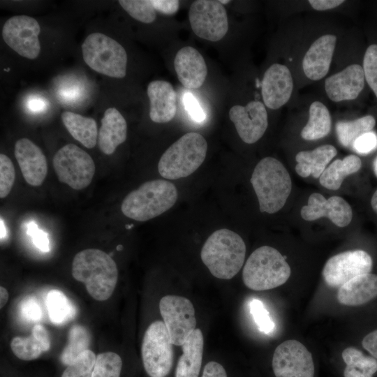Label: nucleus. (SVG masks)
I'll return each mask as SVG.
<instances>
[{
    "label": "nucleus",
    "instance_id": "53",
    "mask_svg": "<svg viewBox=\"0 0 377 377\" xmlns=\"http://www.w3.org/2000/svg\"><path fill=\"white\" fill-rule=\"evenodd\" d=\"M121 249H122V246H121V245H118V246H117V251H120V250H121Z\"/></svg>",
    "mask_w": 377,
    "mask_h": 377
},
{
    "label": "nucleus",
    "instance_id": "51",
    "mask_svg": "<svg viewBox=\"0 0 377 377\" xmlns=\"http://www.w3.org/2000/svg\"><path fill=\"white\" fill-rule=\"evenodd\" d=\"M373 168H374V172L376 177H377V156H376V158L374 160Z\"/></svg>",
    "mask_w": 377,
    "mask_h": 377
},
{
    "label": "nucleus",
    "instance_id": "42",
    "mask_svg": "<svg viewBox=\"0 0 377 377\" xmlns=\"http://www.w3.org/2000/svg\"><path fill=\"white\" fill-rule=\"evenodd\" d=\"M27 233L32 237L34 244L40 251L44 252L49 251L47 234L40 230L35 223L31 222L28 224Z\"/></svg>",
    "mask_w": 377,
    "mask_h": 377
},
{
    "label": "nucleus",
    "instance_id": "7",
    "mask_svg": "<svg viewBox=\"0 0 377 377\" xmlns=\"http://www.w3.org/2000/svg\"><path fill=\"white\" fill-rule=\"evenodd\" d=\"M82 52L84 62L92 70L114 78L126 76V52L112 38L101 33L91 34L82 45Z\"/></svg>",
    "mask_w": 377,
    "mask_h": 377
},
{
    "label": "nucleus",
    "instance_id": "44",
    "mask_svg": "<svg viewBox=\"0 0 377 377\" xmlns=\"http://www.w3.org/2000/svg\"><path fill=\"white\" fill-rule=\"evenodd\" d=\"M31 334L40 342L44 352L47 351L50 347V340L46 329L41 325L34 326Z\"/></svg>",
    "mask_w": 377,
    "mask_h": 377
},
{
    "label": "nucleus",
    "instance_id": "26",
    "mask_svg": "<svg viewBox=\"0 0 377 377\" xmlns=\"http://www.w3.org/2000/svg\"><path fill=\"white\" fill-rule=\"evenodd\" d=\"M61 119L69 133L84 147L91 149L96 146L98 132L93 118L66 111L62 113Z\"/></svg>",
    "mask_w": 377,
    "mask_h": 377
},
{
    "label": "nucleus",
    "instance_id": "23",
    "mask_svg": "<svg viewBox=\"0 0 377 377\" xmlns=\"http://www.w3.org/2000/svg\"><path fill=\"white\" fill-rule=\"evenodd\" d=\"M127 137V124L122 114L114 108L107 109L101 119L98 133V145L106 154H113Z\"/></svg>",
    "mask_w": 377,
    "mask_h": 377
},
{
    "label": "nucleus",
    "instance_id": "12",
    "mask_svg": "<svg viewBox=\"0 0 377 377\" xmlns=\"http://www.w3.org/2000/svg\"><path fill=\"white\" fill-rule=\"evenodd\" d=\"M272 369L275 377L315 376V365L311 352L295 339L286 340L275 348Z\"/></svg>",
    "mask_w": 377,
    "mask_h": 377
},
{
    "label": "nucleus",
    "instance_id": "41",
    "mask_svg": "<svg viewBox=\"0 0 377 377\" xmlns=\"http://www.w3.org/2000/svg\"><path fill=\"white\" fill-rule=\"evenodd\" d=\"M183 101L186 110L194 121L202 122L205 119V113L193 94H184Z\"/></svg>",
    "mask_w": 377,
    "mask_h": 377
},
{
    "label": "nucleus",
    "instance_id": "52",
    "mask_svg": "<svg viewBox=\"0 0 377 377\" xmlns=\"http://www.w3.org/2000/svg\"><path fill=\"white\" fill-rule=\"evenodd\" d=\"M219 2H220L221 4H226V3H229L230 1H228V0H220Z\"/></svg>",
    "mask_w": 377,
    "mask_h": 377
},
{
    "label": "nucleus",
    "instance_id": "9",
    "mask_svg": "<svg viewBox=\"0 0 377 377\" xmlns=\"http://www.w3.org/2000/svg\"><path fill=\"white\" fill-rule=\"evenodd\" d=\"M52 164L58 179L75 190L87 187L96 167L91 156L74 144H67L54 154Z\"/></svg>",
    "mask_w": 377,
    "mask_h": 377
},
{
    "label": "nucleus",
    "instance_id": "21",
    "mask_svg": "<svg viewBox=\"0 0 377 377\" xmlns=\"http://www.w3.org/2000/svg\"><path fill=\"white\" fill-rule=\"evenodd\" d=\"M174 66L181 84L188 89H198L205 82L207 68L202 54L194 47L186 46L176 54Z\"/></svg>",
    "mask_w": 377,
    "mask_h": 377
},
{
    "label": "nucleus",
    "instance_id": "5",
    "mask_svg": "<svg viewBox=\"0 0 377 377\" xmlns=\"http://www.w3.org/2000/svg\"><path fill=\"white\" fill-rule=\"evenodd\" d=\"M291 274L286 258L276 249L262 246L252 252L242 271L244 284L253 290H266L284 284Z\"/></svg>",
    "mask_w": 377,
    "mask_h": 377
},
{
    "label": "nucleus",
    "instance_id": "19",
    "mask_svg": "<svg viewBox=\"0 0 377 377\" xmlns=\"http://www.w3.org/2000/svg\"><path fill=\"white\" fill-rule=\"evenodd\" d=\"M14 154L24 180L33 186H40L47 173L46 157L40 148L23 138L15 142Z\"/></svg>",
    "mask_w": 377,
    "mask_h": 377
},
{
    "label": "nucleus",
    "instance_id": "46",
    "mask_svg": "<svg viewBox=\"0 0 377 377\" xmlns=\"http://www.w3.org/2000/svg\"><path fill=\"white\" fill-rule=\"evenodd\" d=\"M310 6L316 10H327L333 9L341 5L343 0H309Z\"/></svg>",
    "mask_w": 377,
    "mask_h": 377
},
{
    "label": "nucleus",
    "instance_id": "40",
    "mask_svg": "<svg viewBox=\"0 0 377 377\" xmlns=\"http://www.w3.org/2000/svg\"><path fill=\"white\" fill-rule=\"evenodd\" d=\"M20 312L23 318L29 321L39 320L42 316L40 305L32 297L23 300L20 305Z\"/></svg>",
    "mask_w": 377,
    "mask_h": 377
},
{
    "label": "nucleus",
    "instance_id": "47",
    "mask_svg": "<svg viewBox=\"0 0 377 377\" xmlns=\"http://www.w3.org/2000/svg\"><path fill=\"white\" fill-rule=\"evenodd\" d=\"M28 110L33 112H40L47 108V102L43 97L30 96L27 101Z\"/></svg>",
    "mask_w": 377,
    "mask_h": 377
},
{
    "label": "nucleus",
    "instance_id": "20",
    "mask_svg": "<svg viewBox=\"0 0 377 377\" xmlns=\"http://www.w3.org/2000/svg\"><path fill=\"white\" fill-rule=\"evenodd\" d=\"M337 43V36L327 34L316 39L302 60L304 75L311 80L323 78L328 73Z\"/></svg>",
    "mask_w": 377,
    "mask_h": 377
},
{
    "label": "nucleus",
    "instance_id": "43",
    "mask_svg": "<svg viewBox=\"0 0 377 377\" xmlns=\"http://www.w3.org/2000/svg\"><path fill=\"white\" fill-rule=\"evenodd\" d=\"M156 10L164 15H174L179 7L177 0H151Z\"/></svg>",
    "mask_w": 377,
    "mask_h": 377
},
{
    "label": "nucleus",
    "instance_id": "50",
    "mask_svg": "<svg viewBox=\"0 0 377 377\" xmlns=\"http://www.w3.org/2000/svg\"><path fill=\"white\" fill-rule=\"evenodd\" d=\"M0 225H1V227H0L1 236H0V237H1V240L2 241L6 237L7 232H6V229L3 221L2 220L1 218Z\"/></svg>",
    "mask_w": 377,
    "mask_h": 377
},
{
    "label": "nucleus",
    "instance_id": "48",
    "mask_svg": "<svg viewBox=\"0 0 377 377\" xmlns=\"http://www.w3.org/2000/svg\"><path fill=\"white\" fill-rule=\"evenodd\" d=\"M8 300V293L7 290L3 287H0V308H3L7 303Z\"/></svg>",
    "mask_w": 377,
    "mask_h": 377
},
{
    "label": "nucleus",
    "instance_id": "15",
    "mask_svg": "<svg viewBox=\"0 0 377 377\" xmlns=\"http://www.w3.org/2000/svg\"><path fill=\"white\" fill-rule=\"evenodd\" d=\"M229 117L239 138L247 144H253L258 141L268 126L265 106L258 101H250L245 106H232L229 111Z\"/></svg>",
    "mask_w": 377,
    "mask_h": 377
},
{
    "label": "nucleus",
    "instance_id": "13",
    "mask_svg": "<svg viewBox=\"0 0 377 377\" xmlns=\"http://www.w3.org/2000/svg\"><path fill=\"white\" fill-rule=\"evenodd\" d=\"M372 259L363 250L341 252L327 260L323 269L326 284L332 288L340 287L359 275L370 273Z\"/></svg>",
    "mask_w": 377,
    "mask_h": 377
},
{
    "label": "nucleus",
    "instance_id": "34",
    "mask_svg": "<svg viewBox=\"0 0 377 377\" xmlns=\"http://www.w3.org/2000/svg\"><path fill=\"white\" fill-rule=\"evenodd\" d=\"M10 348L13 354L23 361L36 360L44 352L42 344L32 334L27 337H14Z\"/></svg>",
    "mask_w": 377,
    "mask_h": 377
},
{
    "label": "nucleus",
    "instance_id": "6",
    "mask_svg": "<svg viewBox=\"0 0 377 377\" xmlns=\"http://www.w3.org/2000/svg\"><path fill=\"white\" fill-rule=\"evenodd\" d=\"M207 142L198 133L184 134L163 154L158 163L159 174L168 179H178L193 173L204 162Z\"/></svg>",
    "mask_w": 377,
    "mask_h": 377
},
{
    "label": "nucleus",
    "instance_id": "38",
    "mask_svg": "<svg viewBox=\"0 0 377 377\" xmlns=\"http://www.w3.org/2000/svg\"><path fill=\"white\" fill-rule=\"evenodd\" d=\"M15 179V171L10 158L0 154V198H6L10 192Z\"/></svg>",
    "mask_w": 377,
    "mask_h": 377
},
{
    "label": "nucleus",
    "instance_id": "30",
    "mask_svg": "<svg viewBox=\"0 0 377 377\" xmlns=\"http://www.w3.org/2000/svg\"><path fill=\"white\" fill-rule=\"evenodd\" d=\"M376 120L371 115H367L353 121H338L336 132L339 142L345 147L353 149L355 141L363 134L372 131Z\"/></svg>",
    "mask_w": 377,
    "mask_h": 377
},
{
    "label": "nucleus",
    "instance_id": "25",
    "mask_svg": "<svg viewBox=\"0 0 377 377\" xmlns=\"http://www.w3.org/2000/svg\"><path fill=\"white\" fill-rule=\"evenodd\" d=\"M337 154V149L332 145H320L313 150L301 151L295 156V171L302 177L312 175L314 178H319Z\"/></svg>",
    "mask_w": 377,
    "mask_h": 377
},
{
    "label": "nucleus",
    "instance_id": "11",
    "mask_svg": "<svg viewBox=\"0 0 377 377\" xmlns=\"http://www.w3.org/2000/svg\"><path fill=\"white\" fill-rule=\"evenodd\" d=\"M188 18L193 31L202 39L216 42L227 34V13L219 1H193L189 8Z\"/></svg>",
    "mask_w": 377,
    "mask_h": 377
},
{
    "label": "nucleus",
    "instance_id": "35",
    "mask_svg": "<svg viewBox=\"0 0 377 377\" xmlns=\"http://www.w3.org/2000/svg\"><path fill=\"white\" fill-rule=\"evenodd\" d=\"M120 6L134 19L149 24L156 17L151 0H120Z\"/></svg>",
    "mask_w": 377,
    "mask_h": 377
},
{
    "label": "nucleus",
    "instance_id": "1",
    "mask_svg": "<svg viewBox=\"0 0 377 377\" xmlns=\"http://www.w3.org/2000/svg\"><path fill=\"white\" fill-rule=\"evenodd\" d=\"M73 278L84 283L96 300L105 301L113 293L118 279L117 265L111 256L96 249L78 252L72 263Z\"/></svg>",
    "mask_w": 377,
    "mask_h": 377
},
{
    "label": "nucleus",
    "instance_id": "3",
    "mask_svg": "<svg viewBox=\"0 0 377 377\" xmlns=\"http://www.w3.org/2000/svg\"><path fill=\"white\" fill-rule=\"evenodd\" d=\"M250 182L260 212H279L286 204L292 189L288 171L280 161L270 156L263 158L257 163Z\"/></svg>",
    "mask_w": 377,
    "mask_h": 377
},
{
    "label": "nucleus",
    "instance_id": "36",
    "mask_svg": "<svg viewBox=\"0 0 377 377\" xmlns=\"http://www.w3.org/2000/svg\"><path fill=\"white\" fill-rule=\"evenodd\" d=\"M364 78L377 98V45H369L364 55Z\"/></svg>",
    "mask_w": 377,
    "mask_h": 377
},
{
    "label": "nucleus",
    "instance_id": "31",
    "mask_svg": "<svg viewBox=\"0 0 377 377\" xmlns=\"http://www.w3.org/2000/svg\"><path fill=\"white\" fill-rule=\"evenodd\" d=\"M50 320L56 325L65 324L75 315V309L64 293L59 290H50L46 299Z\"/></svg>",
    "mask_w": 377,
    "mask_h": 377
},
{
    "label": "nucleus",
    "instance_id": "16",
    "mask_svg": "<svg viewBox=\"0 0 377 377\" xmlns=\"http://www.w3.org/2000/svg\"><path fill=\"white\" fill-rule=\"evenodd\" d=\"M300 215L307 221L325 217L335 226L343 228L351 222L353 211L348 202L340 196L325 198L319 193H313L309 197L307 204L301 208Z\"/></svg>",
    "mask_w": 377,
    "mask_h": 377
},
{
    "label": "nucleus",
    "instance_id": "4",
    "mask_svg": "<svg viewBox=\"0 0 377 377\" xmlns=\"http://www.w3.org/2000/svg\"><path fill=\"white\" fill-rule=\"evenodd\" d=\"M177 197L174 184L165 179H154L130 192L124 199L121 210L128 218L146 221L170 209Z\"/></svg>",
    "mask_w": 377,
    "mask_h": 377
},
{
    "label": "nucleus",
    "instance_id": "18",
    "mask_svg": "<svg viewBox=\"0 0 377 377\" xmlns=\"http://www.w3.org/2000/svg\"><path fill=\"white\" fill-rule=\"evenodd\" d=\"M364 74L360 64H353L328 77L325 81L327 97L333 102L354 100L364 87Z\"/></svg>",
    "mask_w": 377,
    "mask_h": 377
},
{
    "label": "nucleus",
    "instance_id": "37",
    "mask_svg": "<svg viewBox=\"0 0 377 377\" xmlns=\"http://www.w3.org/2000/svg\"><path fill=\"white\" fill-rule=\"evenodd\" d=\"M250 312L258 329L265 334H270L275 328V325L263 303L253 299L249 304Z\"/></svg>",
    "mask_w": 377,
    "mask_h": 377
},
{
    "label": "nucleus",
    "instance_id": "24",
    "mask_svg": "<svg viewBox=\"0 0 377 377\" xmlns=\"http://www.w3.org/2000/svg\"><path fill=\"white\" fill-rule=\"evenodd\" d=\"M377 297V274L367 273L350 279L339 287L338 302L346 306L364 304Z\"/></svg>",
    "mask_w": 377,
    "mask_h": 377
},
{
    "label": "nucleus",
    "instance_id": "49",
    "mask_svg": "<svg viewBox=\"0 0 377 377\" xmlns=\"http://www.w3.org/2000/svg\"><path fill=\"white\" fill-rule=\"evenodd\" d=\"M373 210L377 214V190L374 192L371 200Z\"/></svg>",
    "mask_w": 377,
    "mask_h": 377
},
{
    "label": "nucleus",
    "instance_id": "27",
    "mask_svg": "<svg viewBox=\"0 0 377 377\" xmlns=\"http://www.w3.org/2000/svg\"><path fill=\"white\" fill-rule=\"evenodd\" d=\"M361 166V159L354 154L348 155L343 159H336L322 173L319 177V182L325 188L338 190L343 179L348 175L357 172Z\"/></svg>",
    "mask_w": 377,
    "mask_h": 377
},
{
    "label": "nucleus",
    "instance_id": "32",
    "mask_svg": "<svg viewBox=\"0 0 377 377\" xmlns=\"http://www.w3.org/2000/svg\"><path fill=\"white\" fill-rule=\"evenodd\" d=\"M90 336L83 326H73L68 334V343L60 355L61 363L66 367L71 364L80 354L89 350Z\"/></svg>",
    "mask_w": 377,
    "mask_h": 377
},
{
    "label": "nucleus",
    "instance_id": "10",
    "mask_svg": "<svg viewBox=\"0 0 377 377\" xmlns=\"http://www.w3.org/2000/svg\"><path fill=\"white\" fill-rule=\"evenodd\" d=\"M159 310L173 345L182 346L195 330L196 319L192 302L178 295H165Z\"/></svg>",
    "mask_w": 377,
    "mask_h": 377
},
{
    "label": "nucleus",
    "instance_id": "28",
    "mask_svg": "<svg viewBox=\"0 0 377 377\" xmlns=\"http://www.w3.org/2000/svg\"><path fill=\"white\" fill-rule=\"evenodd\" d=\"M332 119L329 110L320 101H313L309 106V119L301 131L305 140H316L326 137L331 131Z\"/></svg>",
    "mask_w": 377,
    "mask_h": 377
},
{
    "label": "nucleus",
    "instance_id": "39",
    "mask_svg": "<svg viewBox=\"0 0 377 377\" xmlns=\"http://www.w3.org/2000/svg\"><path fill=\"white\" fill-rule=\"evenodd\" d=\"M377 147V135L370 131L359 137L354 142L353 149L360 154H367Z\"/></svg>",
    "mask_w": 377,
    "mask_h": 377
},
{
    "label": "nucleus",
    "instance_id": "17",
    "mask_svg": "<svg viewBox=\"0 0 377 377\" xmlns=\"http://www.w3.org/2000/svg\"><path fill=\"white\" fill-rule=\"evenodd\" d=\"M293 90V77L286 66L276 63L266 70L261 84L262 97L266 107L279 109L290 100Z\"/></svg>",
    "mask_w": 377,
    "mask_h": 377
},
{
    "label": "nucleus",
    "instance_id": "8",
    "mask_svg": "<svg viewBox=\"0 0 377 377\" xmlns=\"http://www.w3.org/2000/svg\"><path fill=\"white\" fill-rule=\"evenodd\" d=\"M172 343L163 322H153L147 329L141 347L143 368L148 377H168L174 363Z\"/></svg>",
    "mask_w": 377,
    "mask_h": 377
},
{
    "label": "nucleus",
    "instance_id": "33",
    "mask_svg": "<svg viewBox=\"0 0 377 377\" xmlns=\"http://www.w3.org/2000/svg\"><path fill=\"white\" fill-rule=\"evenodd\" d=\"M123 361L121 357L112 351L96 355L91 377H121Z\"/></svg>",
    "mask_w": 377,
    "mask_h": 377
},
{
    "label": "nucleus",
    "instance_id": "22",
    "mask_svg": "<svg viewBox=\"0 0 377 377\" xmlns=\"http://www.w3.org/2000/svg\"><path fill=\"white\" fill-rule=\"evenodd\" d=\"M149 99V117L156 123H167L177 112V93L171 83L154 80L147 87Z\"/></svg>",
    "mask_w": 377,
    "mask_h": 377
},
{
    "label": "nucleus",
    "instance_id": "2",
    "mask_svg": "<svg viewBox=\"0 0 377 377\" xmlns=\"http://www.w3.org/2000/svg\"><path fill=\"white\" fill-rule=\"evenodd\" d=\"M245 254L246 245L242 238L234 231L222 228L207 238L200 258L214 277L230 279L242 267Z\"/></svg>",
    "mask_w": 377,
    "mask_h": 377
},
{
    "label": "nucleus",
    "instance_id": "45",
    "mask_svg": "<svg viewBox=\"0 0 377 377\" xmlns=\"http://www.w3.org/2000/svg\"><path fill=\"white\" fill-rule=\"evenodd\" d=\"M363 348L377 360V330L367 334L362 339Z\"/></svg>",
    "mask_w": 377,
    "mask_h": 377
},
{
    "label": "nucleus",
    "instance_id": "14",
    "mask_svg": "<svg viewBox=\"0 0 377 377\" xmlns=\"http://www.w3.org/2000/svg\"><path fill=\"white\" fill-rule=\"evenodd\" d=\"M40 27L37 20L22 15L9 18L2 28L5 43L20 56L36 59L40 51L38 35Z\"/></svg>",
    "mask_w": 377,
    "mask_h": 377
},
{
    "label": "nucleus",
    "instance_id": "29",
    "mask_svg": "<svg viewBox=\"0 0 377 377\" xmlns=\"http://www.w3.org/2000/svg\"><path fill=\"white\" fill-rule=\"evenodd\" d=\"M341 357L345 364L343 377H373L377 371V360L355 347L346 348Z\"/></svg>",
    "mask_w": 377,
    "mask_h": 377
}]
</instances>
